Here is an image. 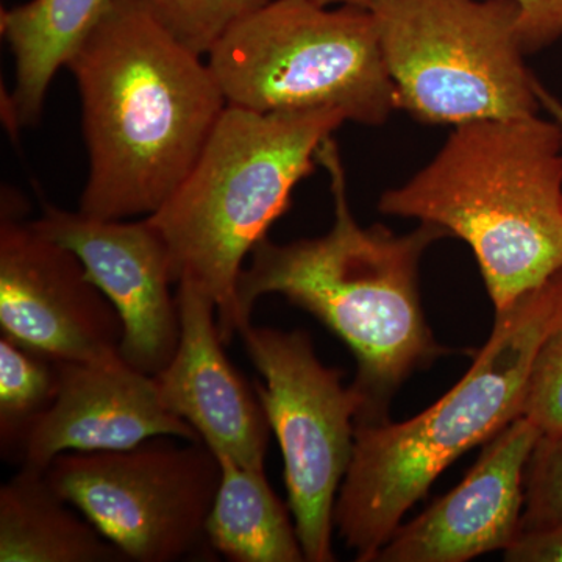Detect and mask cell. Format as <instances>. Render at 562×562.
I'll list each match as a JSON object with an SVG mask.
<instances>
[{
  "instance_id": "cb8c5ba5",
  "label": "cell",
  "mask_w": 562,
  "mask_h": 562,
  "mask_svg": "<svg viewBox=\"0 0 562 562\" xmlns=\"http://www.w3.org/2000/svg\"><path fill=\"white\" fill-rule=\"evenodd\" d=\"M535 91L536 95H538L539 103L547 113L550 114L554 124L558 125L561 132V140H562V102L560 99L554 98L552 92L547 90L546 87L538 79L535 80Z\"/></svg>"
},
{
  "instance_id": "5b68a950",
  "label": "cell",
  "mask_w": 562,
  "mask_h": 562,
  "mask_svg": "<svg viewBox=\"0 0 562 562\" xmlns=\"http://www.w3.org/2000/svg\"><path fill=\"white\" fill-rule=\"evenodd\" d=\"M346 121L336 109L260 113L227 105L190 173L147 216L168 246L176 283L194 281L213 297L225 346L239 331L244 260L290 209L322 144Z\"/></svg>"
},
{
  "instance_id": "44dd1931",
  "label": "cell",
  "mask_w": 562,
  "mask_h": 562,
  "mask_svg": "<svg viewBox=\"0 0 562 562\" xmlns=\"http://www.w3.org/2000/svg\"><path fill=\"white\" fill-rule=\"evenodd\" d=\"M524 508L520 531L562 522V436L536 443L525 469Z\"/></svg>"
},
{
  "instance_id": "9a60e30c",
  "label": "cell",
  "mask_w": 562,
  "mask_h": 562,
  "mask_svg": "<svg viewBox=\"0 0 562 562\" xmlns=\"http://www.w3.org/2000/svg\"><path fill=\"white\" fill-rule=\"evenodd\" d=\"M113 0H31L2 10L0 33L14 58V88L3 99L11 133L38 124L55 74L102 20Z\"/></svg>"
},
{
  "instance_id": "ba28073f",
  "label": "cell",
  "mask_w": 562,
  "mask_h": 562,
  "mask_svg": "<svg viewBox=\"0 0 562 562\" xmlns=\"http://www.w3.org/2000/svg\"><path fill=\"white\" fill-rule=\"evenodd\" d=\"M151 438L125 450L66 452L46 469L55 491L127 561L173 562L206 553V520L221 464L202 441Z\"/></svg>"
},
{
  "instance_id": "ac0fdd59",
  "label": "cell",
  "mask_w": 562,
  "mask_h": 562,
  "mask_svg": "<svg viewBox=\"0 0 562 562\" xmlns=\"http://www.w3.org/2000/svg\"><path fill=\"white\" fill-rule=\"evenodd\" d=\"M57 362L2 335L0 339V443L20 454L35 422L57 394Z\"/></svg>"
},
{
  "instance_id": "5bb4252c",
  "label": "cell",
  "mask_w": 562,
  "mask_h": 562,
  "mask_svg": "<svg viewBox=\"0 0 562 562\" xmlns=\"http://www.w3.org/2000/svg\"><path fill=\"white\" fill-rule=\"evenodd\" d=\"M180 338L169 364L155 375L169 412L187 420L214 454L265 469L268 417L224 351L216 303L191 280L179 281Z\"/></svg>"
},
{
  "instance_id": "277c9868",
  "label": "cell",
  "mask_w": 562,
  "mask_h": 562,
  "mask_svg": "<svg viewBox=\"0 0 562 562\" xmlns=\"http://www.w3.org/2000/svg\"><path fill=\"white\" fill-rule=\"evenodd\" d=\"M495 313L472 368L435 405L401 424L355 422L335 525L358 561H375L436 479L520 416L532 361L562 325V271Z\"/></svg>"
},
{
  "instance_id": "e0dca14e",
  "label": "cell",
  "mask_w": 562,
  "mask_h": 562,
  "mask_svg": "<svg viewBox=\"0 0 562 562\" xmlns=\"http://www.w3.org/2000/svg\"><path fill=\"white\" fill-rule=\"evenodd\" d=\"M216 457L221 483L205 528L211 550L235 562L305 561L297 530L265 469Z\"/></svg>"
},
{
  "instance_id": "7a4b0ae2",
  "label": "cell",
  "mask_w": 562,
  "mask_h": 562,
  "mask_svg": "<svg viewBox=\"0 0 562 562\" xmlns=\"http://www.w3.org/2000/svg\"><path fill=\"white\" fill-rule=\"evenodd\" d=\"M316 160L330 177V232L288 244L268 238L257 244L236 288L239 330L250 324L258 299L283 295L353 351L358 376L351 386L362 397L355 422L386 420L395 390L414 369L446 351L425 321L419 266L425 250L450 235L427 222L408 235H395L383 225L361 227L351 214L346 171L331 136Z\"/></svg>"
},
{
  "instance_id": "d4e9b609",
  "label": "cell",
  "mask_w": 562,
  "mask_h": 562,
  "mask_svg": "<svg viewBox=\"0 0 562 562\" xmlns=\"http://www.w3.org/2000/svg\"><path fill=\"white\" fill-rule=\"evenodd\" d=\"M312 2L322 7H330L335 5V3H339L341 7H355V9L372 10L376 0H312Z\"/></svg>"
},
{
  "instance_id": "ffe728a7",
  "label": "cell",
  "mask_w": 562,
  "mask_h": 562,
  "mask_svg": "<svg viewBox=\"0 0 562 562\" xmlns=\"http://www.w3.org/2000/svg\"><path fill=\"white\" fill-rule=\"evenodd\" d=\"M519 417L531 422L542 436H562V325L532 361Z\"/></svg>"
},
{
  "instance_id": "9c48e42d",
  "label": "cell",
  "mask_w": 562,
  "mask_h": 562,
  "mask_svg": "<svg viewBox=\"0 0 562 562\" xmlns=\"http://www.w3.org/2000/svg\"><path fill=\"white\" fill-rule=\"evenodd\" d=\"M265 384L255 383L283 453L284 482L305 561L331 562L335 506L355 447L362 397L322 364L305 331L244 325L239 330Z\"/></svg>"
},
{
  "instance_id": "d6986e66",
  "label": "cell",
  "mask_w": 562,
  "mask_h": 562,
  "mask_svg": "<svg viewBox=\"0 0 562 562\" xmlns=\"http://www.w3.org/2000/svg\"><path fill=\"white\" fill-rule=\"evenodd\" d=\"M269 0H147L155 16L195 54L206 55L235 22Z\"/></svg>"
},
{
  "instance_id": "2e32d148",
  "label": "cell",
  "mask_w": 562,
  "mask_h": 562,
  "mask_svg": "<svg viewBox=\"0 0 562 562\" xmlns=\"http://www.w3.org/2000/svg\"><path fill=\"white\" fill-rule=\"evenodd\" d=\"M127 558L52 486L22 464L0 487V562H124Z\"/></svg>"
},
{
  "instance_id": "7c38bea8",
  "label": "cell",
  "mask_w": 562,
  "mask_h": 562,
  "mask_svg": "<svg viewBox=\"0 0 562 562\" xmlns=\"http://www.w3.org/2000/svg\"><path fill=\"white\" fill-rule=\"evenodd\" d=\"M55 362L57 394L29 431L22 464L46 471L61 453L132 449L161 436L202 441L187 420L166 408L155 376L122 357Z\"/></svg>"
},
{
  "instance_id": "3957f363",
  "label": "cell",
  "mask_w": 562,
  "mask_h": 562,
  "mask_svg": "<svg viewBox=\"0 0 562 562\" xmlns=\"http://www.w3.org/2000/svg\"><path fill=\"white\" fill-rule=\"evenodd\" d=\"M379 210L472 247L495 312L562 271V140L538 114L468 122Z\"/></svg>"
},
{
  "instance_id": "30bf717a",
  "label": "cell",
  "mask_w": 562,
  "mask_h": 562,
  "mask_svg": "<svg viewBox=\"0 0 562 562\" xmlns=\"http://www.w3.org/2000/svg\"><path fill=\"white\" fill-rule=\"evenodd\" d=\"M24 203L13 191L2 192V335L54 361L121 357L120 314L72 250L25 221Z\"/></svg>"
},
{
  "instance_id": "8fae6325",
  "label": "cell",
  "mask_w": 562,
  "mask_h": 562,
  "mask_svg": "<svg viewBox=\"0 0 562 562\" xmlns=\"http://www.w3.org/2000/svg\"><path fill=\"white\" fill-rule=\"evenodd\" d=\"M35 227L72 250L124 325L120 353L136 371L155 376L176 353L180 338L171 255L157 228L144 220L110 221L43 205Z\"/></svg>"
},
{
  "instance_id": "6da1fadb",
  "label": "cell",
  "mask_w": 562,
  "mask_h": 562,
  "mask_svg": "<svg viewBox=\"0 0 562 562\" xmlns=\"http://www.w3.org/2000/svg\"><path fill=\"white\" fill-rule=\"evenodd\" d=\"M66 68L79 87L90 157L80 213L150 216L190 173L227 109L209 63L147 0H113Z\"/></svg>"
},
{
  "instance_id": "52a82bcc",
  "label": "cell",
  "mask_w": 562,
  "mask_h": 562,
  "mask_svg": "<svg viewBox=\"0 0 562 562\" xmlns=\"http://www.w3.org/2000/svg\"><path fill=\"white\" fill-rule=\"evenodd\" d=\"M397 110L425 124L538 114L514 0H376Z\"/></svg>"
},
{
  "instance_id": "603a6c76",
  "label": "cell",
  "mask_w": 562,
  "mask_h": 562,
  "mask_svg": "<svg viewBox=\"0 0 562 562\" xmlns=\"http://www.w3.org/2000/svg\"><path fill=\"white\" fill-rule=\"evenodd\" d=\"M509 562H562V522L531 528L517 535L505 550Z\"/></svg>"
},
{
  "instance_id": "4fadbf2b",
  "label": "cell",
  "mask_w": 562,
  "mask_h": 562,
  "mask_svg": "<svg viewBox=\"0 0 562 562\" xmlns=\"http://www.w3.org/2000/svg\"><path fill=\"white\" fill-rule=\"evenodd\" d=\"M542 432L517 417L494 436L472 471L376 554L382 562H464L506 550L520 531L525 469Z\"/></svg>"
},
{
  "instance_id": "7402d4cb",
  "label": "cell",
  "mask_w": 562,
  "mask_h": 562,
  "mask_svg": "<svg viewBox=\"0 0 562 562\" xmlns=\"http://www.w3.org/2000/svg\"><path fill=\"white\" fill-rule=\"evenodd\" d=\"M525 55L538 54L562 40V0H514Z\"/></svg>"
},
{
  "instance_id": "8992f818",
  "label": "cell",
  "mask_w": 562,
  "mask_h": 562,
  "mask_svg": "<svg viewBox=\"0 0 562 562\" xmlns=\"http://www.w3.org/2000/svg\"><path fill=\"white\" fill-rule=\"evenodd\" d=\"M227 105L260 113L336 109L382 125L397 110L371 10L269 0L209 52Z\"/></svg>"
}]
</instances>
